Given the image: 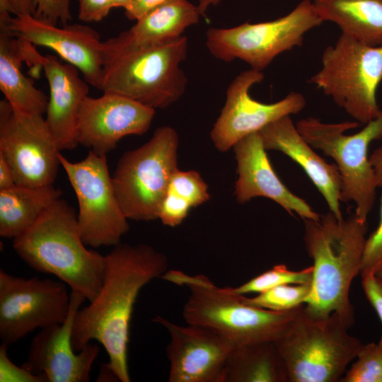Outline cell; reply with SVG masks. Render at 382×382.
<instances>
[{
    "mask_svg": "<svg viewBox=\"0 0 382 382\" xmlns=\"http://www.w3.org/2000/svg\"><path fill=\"white\" fill-rule=\"evenodd\" d=\"M16 184L11 167L0 154V190L8 189Z\"/></svg>",
    "mask_w": 382,
    "mask_h": 382,
    "instance_id": "cell-38",
    "label": "cell"
},
{
    "mask_svg": "<svg viewBox=\"0 0 382 382\" xmlns=\"http://www.w3.org/2000/svg\"><path fill=\"white\" fill-rule=\"evenodd\" d=\"M9 20H0V90L11 106L23 112L46 113L48 98L21 69L27 62L26 40L14 35Z\"/></svg>",
    "mask_w": 382,
    "mask_h": 382,
    "instance_id": "cell-22",
    "label": "cell"
},
{
    "mask_svg": "<svg viewBox=\"0 0 382 382\" xmlns=\"http://www.w3.org/2000/svg\"><path fill=\"white\" fill-rule=\"evenodd\" d=\"M313 272V265L300 271H292L285 265L280 264L238 286L231 288L233 292L240 295L258 294L279 285L311 283Z\"/></svg>",
    "mask_w": 382,
    "mask_h": 382,
    "instance_id": "cell-28",
    "label": "cell"
},
{
    "mask_svg": "<svg viewBox=\"0 0 382 382\" xmlns=\"http://www.w3.org/2000/svg\"><path fill=\"white\" fill-rule=\"evenodd\" d=\"M169 332L167 347L170 382H222L228 359L235 347L214 329L180 325L157 316L154 319Z\"/></svg>",
    "mask_w": 382,
    "mask_h": 382,
    "instance_id": "cell-15",
    "label": "cell"
},
{
    "mask_svg": "<svg viewBox=\"0 0 382 382\" xmlns=\"http://www.w3.org/2000/svg\"><path fill=\"white\" fill-rule=\"evenodd\" d=\"M161 278L188 289L183 310L187 323L214 329L235 347L277 340L303 305L288 311H272L245 303L231 287H219L204 274L168 270Z\"/></svg>",
    "mask_w": 382,
    "mask_h": 382,
    "instance_id": "cell-5",
    "label": "cell"
},
{
    "mask_svg": "<svg viewBox=\"0 0 382 382\" xmlns=\"http://www.w3.org/2000/svg\"><path fill=\"white\" fill-rule=\"evenodd\" d=\"M323 23L313 1L302 0L290 13L272 21L210 28L205 44L219 60L240 59L262 71L281 53L301 46L304 35Z\"/></svg>",
    "mask_w": 382,
    "mask_h": 382,
    "instance_id": "cell-10",
    "label": "cell"
},
{
    "mask_svg": "<svg viewBox=\"0 0 382 382\" xmlns=\"http://www.w3.org/2000/svg\"><path fill=\"white\" fill-rule=\"evenodd\" d=\"M59 153L42 115L21 112L5 98L0 101V154L11 167L16 184H53Z\"/></svg>",
    "mask_w": 382,
    "mask_h": 382,
    "instance_id": "cell-13",
    "label": "cell"
},
{
    "mask_svg": "<svg viewBox=\"0 0 382 382\" xmlns=\"http://www.w3.org/2000/svg\"><path fill=\"white\" fill-rule=\"evenodd\" d=\"M155 112V109L118 93L88 96L79 112V144L106 156L122 138L146 133Z\"/></svg>",
    "mask_w": 382,
    "mask_h": 382,
    "instance_id": "cell-17",
    "label": "cell"
},
{
    "mask_svg": "<svg viewBox=\"0 0 382 382\" xmlns=\"http://www.w3.org/2000/svg\"><path fill=\"white\" fill-rule=\"evenodd\" d=\"M263 79L262 71L250 69L240 73L229 84L225 104L210 132L212 141L218 151L226 152L245 136L305 108L306 99L297 92H291L273 103L251 98L250 89Z\"/></svg>",
    "mask_w": 382,
    "mask_h": 382,
    "instance_id": "cell-14",
    "label": "cell"
},
{
    "mask_svg": "<svg viewBox=\"0 0 382 382\" xmlns=\"http://www.w3.org/2000/svg\"><path fill=\"white\" fill-rule=\"evenodd\" d=\"M348 328L337 313L316 315L303 304L285 333L274 341L289 382L340 381L363 345Z\"/></svg>",
    "mask_w": 382,
    "mask_h": 382,
    "instance_id": "cell-6",
    "label": "cell"
},
{
    "mask_svg": "<svg viewBox=\"0 0 382 382\" xmlns=\"http://www.w3.org/2000/svg\"><path fill=\"white\" fill-rule=\"evenodd\" d=\"M202 16L197 5L188 0H170L139 20L117 37L137 46H148L175 40L199 22Z\"/></svg>",
    "mask_w": 382,
    "mask_h": 382,
    "instance_id": "cell-23",
    "label": "cell"
},
{
    "mask_svg": "<svg viewBox=\"0 0 382 382\" xmlns=\"http://www.w3.org/2000/svg\"><path fill=\"white\" fill-rule=\"evenodd\" d=\"M66 284L0 270V339L10 346L37 328L61 324L70 308Z\"/></svg>",
    "mask_w": 382,
    "mask_h": 382,
    "instance_id": "cell-12",
    "label": "cell"
},
{
    "mask_svg": "<svg viewBox=\"0 0 382 382\" xmlns=\"http://www.w3.org/2000/svg\"><path fill=\"white\" fill-rule=\"evenodd\" d=\"M59 161L78 200L83 243L92 248L120 243L129 226L116 197L106 156L90 150L82 161L71 162L59 153Z\"/></svg>",
    "mask_w": 382,
    "mask_h": 382,
    "instance_id": "cell-11",
    "label": "cell"
},
{
    "mask_svg": "<svg viewBox=\"0 0 382 382\" xmlns=\"http://www.w3.org/2000/svg\"><path fill=\"white\" fill-rule=\"evenodd\" d=\"M37 60L50 90L45 121L59 151L73 149L79 145L78 117L88 96V83L77 68L62 62L55 55L38 53Z\"/></svg>",
    "mask_w": 382,
    "mask_h": 382,
    "instance_id": "cell-20",
    "label": "cell"
},
{
    "mask_svg": "<svg viewBox=\"0 0 382 382\" xmlns=\"http://www.w3.org/2000/svg\"><path fill=\"white\" fill-rule=\"evenodd\" d=\"M178 147L175 129L162 126L145 144L120 157L112 181L120 207L128 219H158L170 179L178 170Z\"/></svg>",
    "mask_w": 382,
    "mask_h": 382,
    "instance_id": "cell-8",
    "label": "cell"
},
{
    "mask_svg": "<svg viewBox=\"0 0 382 382\" xmlns=\"http://www.w3.org/2000/svg\"><path fill=\"white\" fill-rule=\"evenodd\" d=\"M13 248L30 267L54 275L88 301L98 294L105 255L86 248L77 214L65 200L46 209L29 229L13 239Z\"/></svg>",
    "mask_w": 382,
    "mask_h": 382,
    "instance_id": "cell-3",
    "label": "cell"
},
{
    "mask_svg": "<svg viewBox=\"0 0 382 382\" xmlns=\"http://www.w3.org/2000/svg\"><path fill=\"white\" fill-rule=\"evenodd\" d=\"M222 382H289V376L274 342L262 341L233 347Z\"/></svg>",
    "mask_w": 382,
    "mask_h": 382,
    "instance_id": "cell-26",
    "label": "cell"
},
{
    "mask_svg": "<svg viewBox=\"0 0 382 382\" xmlns=\"http://www.w3.org/2000/svg\"><path fill=\"white\" fill-rule=\"evenodd\" d=\"M315 9L324 21L335 23L358 41L382 45V0H313Z\"/></svg>",
    "mask_w": 382,
    "mask_h": 382,
    "instance_id": "cell-24",
    "label": "cell"
},
{
    "mask_svg": "<svg viewBox=\"0 0 382 382\" xmlns=\"http://www.w3.org/2000/svg\"><path fill=\"white\" fill-rule=\"evenodd\" d=\"M9 27L17 37L53 50L77 68L88 84L101 90L104 42L96 30L81 24L57 27L30 15L11 17Z\"/></svg>",
    "mask_w": 382,
    "mask_h": 382,
    "instance_id": "cell-18",
    "label": "cell"
},
{
    "mask_svg": "<svg viewBox=\"0 0 382 382\" xmlns=\"http://www.w3.org/2000/svg\"><path fill=\"white\" fill-rule=\"evenodd\" d=\"M168 190L185 199L192 207H197L210 198L207 184L195 170L178 169L172 176Z\"/></svg>",
    "mask_w": 382,
    "mask_h": 382,
    "instance_id": "cell-30",
    "label": "cell"
},
{
    "mask_svg": "<svg viewBox=\"0 0 382 382\" xmlns=\"http://www.w3.org/2000/svg\"><path fill=\"white\" fill-rule=\"evenodd\" d=\"M131 0H113L115 8L122 7L125 9L129 4Z\"/></svg>",
    "mask_w": 382,
    "mask_h": 382,
    "instance_id": "cell-42",
    "label": "cell"
},
{
    "mask_svg": "<svg viewBox=\"0 0 382 382\" xmlns=\"http://www.w3.org/2000/svg\"><path fill=\"white\" fill-rule=\"evenodd\" d=\"M237 163L238 178L235 195L238 202L245 203L262 197L279 204L290 214L318 221L320 215L307 202L292 193L274 171L259 132L250 134L232 147Z\"/></svg>",
    "mask_w": 382,
    "mask_h": 382,
    "instance_id": "cell-19",
    "label": "cell"
},
{
    "mask_svg": "<svg viewBox=\"0 0 382 382\" xmlns=\"http://www.w3.org/2000/svg\"><path fill=\"white\" fill-rule=\"evenodd\" d=\"M365 296L382 322V278L373 272L361 273Z\"/></svg>",
    "mask_w": 382,
    "mask_h": 382,
    "instance_id": "cell-36",
    "label": "cell"
},
{
    "mask_svg": "<svg viewBox=\"0 0 382 382\" xmlns=\"http://www.w3.org/2000/svg\"><path fill=\"white\" fill-rule=\"evenodd\" d=\"M374 170L378 187H382V145L376 149L369 156Z\"/></svg>",
    "mask_w": 382,
    "mask_h": 382,
    "instance_id": "cell-40",
    "label": "cell"
},
{
    "mask_svg": "<svg viewBox=\"0 0 382 382\" xmlns=\"http://www.w3.org/2000/svg\"><path fill=\"white\" fill-rule=\"evenodd\" d=\"M259 132L265 149L282 152L297 163L325 198L330 211L342 219V181L336 164L328 163L312 149L298 132L290 115L269 124Z\"/></svg>",
    "mask_w": 382,
    "mask_h": 382,
    "instance_id": "cell-21",
    "label": "cell"
},
{
    "mask_svg": "<svg viewBox=\"0 0 382 382\" xmlns=\"http://www.w3.org/2000/svg\"><path fill=\"white\" fill-rule=\"evenodd\" d=\"M359 125L358 122L325 123L308 117L298 121L296 127L311 147L322 151L335 161L342 181L341 201L354 202L356 216L366 223L378 187L368 151L372 141L382 140V112L359 132L345 134Z\"/></svg>",
    "mask_w": 382,
    "mask_h": 382,
    "instance_id": "cell-7",
    "label": "cell"
},
{
    "mask_svg": "<svg viewBox=\"0 0 382 382\" xmlns=\"http://www.w3.org/2000/svg\"><path fill=\"white\" fill-rule=\"evenodd\" d=\"M10 4L13 13L18 16H33L35 7L33 0H7Z\"/></svg>",
    "mask_w": 382,
    "mask_h": 382,
    "instance_id": "cell-39",
    "label": "cell"
},
{
    "mask_svg": "<svg viewBox=\"0 0 382 382\" xmlns=\"http://www.w3.org/2000/svg\"><path fill=\"white\" fill-rule=\"evenodd\" d=\"M192 208L185 199L167 190L160 205L158 219L165 226L175 227L183 222Z\"/></svg>",
    "mask_w": 382,
    "mask_h": 382,
    "instance_id": "cell-32",
    "label": "cell"
},
{
    "mask_svg": "<svg viewBox=\"0 0 382 382\" xmlns=\"http://www.w3.org/2000/svg\"><path fill=\"white\" fill-rule=\"evenodd\" d=\"M8 346L1 344L0 346V381H25V382H48L47 377L42 374H35L24 367H18L8 358Z\"/></svg>",
    "mask_w": 382,
    "mask_h": 382,
    "instance_id": "cell-34",
    "label": "cell"
},
{
    "mask_svg": "<svg viewBox=\"0 0 382 382\" xmlns=\"http://www.w3.org/2000/svg\"><path fill=\"white\" fill-rule=\"evenodd\" d=\"M169 1L170 0H131L125 9V16L131 21H137Z\"/></svg>",
    "mask_w": 382,
    "mask_h": 382,
    "instance_id": "cell-37",
    "label": "cell"
},
{
    "mask_svg": "<svg viewBox=\"0 0 382 382\" xmlns=\"http://www.w3.org/2000/svg\"><path fill=\"white\" fill-rule=\"evenodd\" d=\"M79 18L83 22H98L105 18L114 6L113 0H78Z\"/></svg>",
    "mask_w": 382,
    "mask_h": 382,
    "instance_id": "cell-35",
    "label": "cell"
},
{
    "mask_svg": "<svg viewBox=\"0 0 382 382\" xmlns=\"http://www.w3.org/2000/svg\"><path fill=\"white\" fill-rule=\"evenodd\" d=\"M53 184L29 187L16 184L0 190V236L15 238L29 229L43 212L59 199Z\"/></svg>",
    "mask_w": 382,
    "mask_h": 382,
    "instance_id": "cell-25",
    "label": "cell"
},
{
    "mask_svg": "<svg viewBox=\"0 0 382 382\" xmlns=\"http://www.w3.org/2000/svg\"><path fill=\"white\" fill-rule=\"evenodd\" d=\"M373 272L382 278V194L381 219L377 228L366 240L361 273Z\"/></svg>",
    "mask_w": 382,
    "mask_h": 382,
    "instance_id": "cell-31",
    "label": "cell"
},
{
    "mask_svg": "<svg viewBox=\"0 0 382 382\" xmlns=\"http://www.w3.org/2000/svg\"><path fill=\"white\" fill-rule=\"evenodd\" d=\"M356 358L340 381L382 382V335L378 342L363 344Z\"/></svg>",
    "mask_w": 382,
    "mask_h": 382,
    "instance_id": "cell-29",
    "label": "cell"
},
{
    "mask_svg": "<svg viewBox=\"0 0 382 382\" xmlns=\"http://www.w3.org/2000/svg\"><path fill=\"white\" fill-rule=\"evenodd\" d=\"M303 222L306 248L314 262L305 306L318 316L335 312L350 328L354 320L349 289L361 272L367 222L360 221L355 214L338 219L330 211L318 221Z\"/></svg>",
    "mask_w": 382,
    "mask_h": 382,
    "instance_id": "cell-2",
    "label": "cell"
},
{
    "mask_svg": "<svg viewBox=\"0 0 382 382\" xmlns=\"http://www.w3.org/2000/svg\"><path fill=\"white\" fill-rule=\"evenodd\" d=\"M35 11L33 16L44 22L57 25L60 21L66 25L72 19L69 11L70 0H33Z\"/></svg>",
    "mask_w": 382,
    "mask_h": 382,
    "instance_id": "cell-33",
    "label": "cell"
},
{
    "mask_svg": "<svg viewBox=\"0 0 382 382\" xmlns=\"http://www.w3.org/2000/svg\"><path fill=\"white\" fill-rule=\"evenodd\" d=\"M221 0H197V7L202 14L204 16L207 9L212 6L218 4Z\"/></svg>",
    "mask_w": 382,
    "mask_h": 382,
    "instance_id": "cell-41",
    "label": "cell"
},
{
    "mask_svg": "<svg viewBox=\"0 0 382 382\" xmlns=\"http://www.w3.org/2000/svg\"><path fill=\"white\" fill-rule=\"evenodd\" d=\"M86 300L71 291L68 316L61 324L42 328L33 338L23 367L35 374L45 375L48 382H87L92 365L100 352L97 344L89 342L76 352L72 345L75 315Z\"/></svg>",
    "mask_w": 382,
    "mask_h": 382,
    "instance_id": "cell-16",
    "label": "cell"
},
{
    "mask_svg": "<svg viewBox=\"0 0 382 382\" xmlns=\"http://www.w3.org/2000/svg\"><path fill=\"white\" fill-rule=\"evenodd\" d=\"M311 284H283L257 294L253 297L241 295L243 300L252 306L272 311H288L305 304Z\"/></svg>",
    "mask_w": 382,
    "mask_h": 382,
    "instance_id": "cell-27",
    "label": "cell"
},
{
    "mask_svg": "<svg viewBox=\"0 0 382 382\" xmlns=\"http://www.w3.org/2000/svg\"><path fill=\"white\" fill-rule=\"evenodd\" d=\"M168 271V259L146 244L119 243L105 255L103 283L97 296L74 318L72 345L79 352L91 340L105 349L104 365L118 381L129 382L128 343L134 306L141 289Z\"/></svg>",
    "mask_w": 382,
    "mask_h": 382,
    "instance_id": "cell-1",
    "label": "cell"
},
{
    "mask_svg": "<svg viewBox=\"0 0 382 382\" xmlns=\"http://www.w3.org/2000/svg\"><path fill=\"white\" fill-rule=\"evenodd\" d=\"M321 62L311 83L359 123L366 125L380 115L376 91L382 81V45H368L341 33L334 45L325 48Z\"/></svg>",
    "mask_w": 382,
    "mask_h": 382,
    "instance_id": "cell-9",
    "label": "cell"
},
{
    "mask_svg": "<svg viewBox=\"0 0 382 382\" xmlns=\"http://www.w3.org/2000/svg\"><path fill=\"white\" fill-rule=\"evenodd\" d=\"M187 49L185 35L148 46L111 37L104 41L101 91L125 96L155 110L166 108L185 91L187 78L180 65Z\"/></svg>",
    "mask_w": 382,
    "mask_h": 382,
    "instance_id": "cell-4",
    "label": "cell"
}]
</instances>
